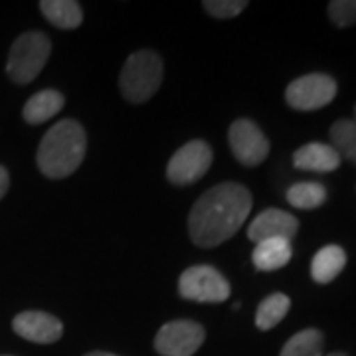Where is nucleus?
<instances>
[{
	"instance_id": "f257e3e1",
	"label": "nucleus",
	"mask_w": 356,
	"mask_h": 356,
	"mask_svg": "<svg viewBox=\"0 0 356 356\" xmlns=\"http://www.w3.org/2000/svg\"><path fill=\"white\" fill-rule=\"evenodd\" d=\"M252 192L238 182H222L194 202L188 216L191 240L200 248H216L242 228L252 212Z\"/></svg>"
},
{
	"instance_id": "f03ea898",
	"label": "nucleus",
	"mask_w": 356,
	"mask_h": 356,
	"mask_svg": "<svg viewBox=\"0 0 356 356\" xmlns=\"http://www.w3.org/2000/svg\"><path fill=\"white\" fill-rule=\"evenodd\" d=\"M88 137L83 127L74 119L58 121L40 143L36 163L40 172L51 180L74 175L86 159Z\"/></svg>"
},
{
	"instance_id": "7ed1b4c3",
	"label": "nucleus",
	"mask_w": 356,
	"mask_h": 356,
	"mask_svg": "<svg viewBox=\"0 0 356 356\" xmlns=\"http://www.w3.org/2000/svg\"><path fill=\"white\" fill-rule=\"evenodd\" d=\"M163 81V60L153 50L131 54L121 70L119 86L123 97L131 103H145L153 97Z\"/></svg>"
},
{
	"instance_id": "20e7f679",
	"label": "nucleus",
	"mask_w": 356,
	"mask_h": 356,
	"mask_svg": "<svg viewBox=\"0 0 356 356\" xmlns=\"http://www.w3.org/2000/svg\"><path fill=\"white\" fill-rule=\"evenodd\" d=\"M50 54L51 42L44 32H26L14 40L6 62V74L14 83L26 86L40 76Z\"/></svg>"
},
{
	"instance_id": "39448f33",
	"label": "nucleus",
	"mask_w": 356,
	"mask_h": 356,
	"mask_svg": "<svg viewBox=\"0 0 356 356\" xmlns=\"http://www.w3.org/2000/svg\"><path fill=\"white\" fill-rule=\"evenodd\" d=\"M178 293L196 303H224L229 297V283L216 267L194 266L180 275Z\"/></svg>"
},
{
	"instance_id": "423d86ee",
	"label": "nucleus",
	"mask_w": 356,
	"mask_h": 356,
	"mask_svg": "<svg viewBox=\"0 0 356 356\" xmlns=\"http://www.w3.org/2000/svg\"><path fill=\"white\" fill-rule=\"evenodd\" d=\"M337 81L327 74H307L297 77L285 89V102L297 111H317L337 97Z\"/></svg>"
},
{
	"instance_id": "0eeeda50",
	"label": "nucleus",
	"mask_w": 356,
	"mask_h": 356,
	"mask_svg": "<svg viewBox=\"0 0 356 356\" xmlns=\"http://www.w3.org/2000/svg\"><path fill=\"white\" fill-rule=\"evenodd\" d=\"M214 153L202 139L191 140L180 147L166 166V177L172 184H192L208 172Z\"/></svg>"
},
{
	"instance_id": "6e6552de",
	"label": "nucleus",
	"mask_w": 356,
	"mask_h": 356,
	"mask_svg": "<svg viewBox=\"0 0 356 356\" xmlns=\"http://www.w3.org/2000/svg\"><path fill=\"white\" fill-rule=\"evenodd\" d=\"M206 339L202 325L194 321H170L161 327L154 339V348L163 356H192Z\"/></svg>"
},
{
	"instance_id": "1a4fd4ad",
	"label": "nucleus",
	"mask_w": 356,
	"mask_h": 356,
	"mask_svg": "<svg viewBox=\"0 0 356 356\" xmlns=\"http://www.w3.org/2000/svg\"><path fill=\"white\" fill-rule=\"evenodd\" d=\"M232 153L243 166L261 165L269 154V140L250 119H236L228 131Z\"/></svg>"
},
{
	"instance_id": "9d476101",
	"label": "nucleus",
	"mask_w": 356,
	"mask_h": 356,
	"mask_svg": "<svg viewBox=\"0 0 356 356\" xmlns=\"http://www.w3.org/2000/svg\"><path fill=\"white\" fill-rule=\"evenodd\" d=\"M13 329L24 341L38 344L56 343L64 334L62 321L44 311H24L16 315L13 321Z\"/></svg>"
},
{
	"instance_id": "9b49d317",
	"label": "nucleus",
	"mask_w": 356,
	"mask_h": 356,
	"mask_svg": "<svg viewBox=\"0 0 356 356\" xmlns=\"http://www.w3.org/2000/svg\"><path fill=\"white\" fill-rule=\"evenodd\" d=\"M297 229H299V220L293 214L277 210V208H269V210H264L261 214H257L254 222L250 224L248 238L254 243L273 240V238L291 242Z\"/></svg>"
},
{
	"instance_id": "f8f14e48",
	"label": "nucleus",
	"mask_w": 356,
	"mask_h": 356,
	"mask_svg": "<svg viewBox=\"0 0 356 356\" xmlns=\"http://www.w3.org/2000/svg\"><path fill=\"white\" fill-rule=\"evenodd\" d=\"M293 165L299 170L311 172H332L341 166V154L325 143H309L293 154Z\"/></svg>"
},
{
	"instance_id": "ddd939ff",
	"label": "nucleus",
	"mask_w": 356,
	"mask_h": 356,
	"mask_svg": "<svg viewBox=\"0 0 356 356\" xmlns=\"http://www.w3.org/2000/svg\"><path fill=\"white\" fill-rule=\"evenodd\" d=\"M64 105L65 97L62 91L44 89V91H38L36 95H32L26 102L24 109H22V117H24L26 123H30V125H40V123H46L51 117H56L64 109Z\"/></svg>"
},
{
	"instance_id": "4468645a",
	"label": "nucleus",
	"mask_w": 356,
	"mask_h": 356,
	"mask_svg": "<svg viewBox=\"0 0 356 356\" xmlns=\"http://www.w3.org/2000/svg\"><path fill=\"white\" fill-rule=\"evenodd\" d=\"M291 255L293 250L289 240L273 238V240L255 243L252 261L257 271H275V269L287 266Z\"/></svg>"
},
{
	"instance_id": "2eb2a0df",
	"label": "nucleus",
	"mask_w": 356,
	"mask_h": 356,
	"mask_svg": "<svg viewBox=\"0 0 356 356\" xmlns=\"http://www.w3.org/2000/svg\"><path fill=\"white\" fill-rule=\"evenodd\" d=\"M346 266V254L341 245H325L323 250H318L313 261H311V277L325 285L331 283L341 275V271Z\"/></svg>"
},
{
	"instance_id": "dca6fc26",
	"label": "nucleus",
	"mask_w": 356,
	"mask_h": 356,
	"mask_svg": "<svg viewBox=\"0 0 356 356\" xmlns=\"http://www.w3.org/2000/svg\"><path fill=\"white\" fill-rule=\"evenodd\" d=\"M40 10L50 24L62 30H74L83 20V10L76 0H42Z\"/></svg>"
},
{
	"instance_id": "f3484780",
	"label": "nucleus",
	"mask_w": 356,
	"mask_h": 356,
	"mask_svg": "<svg viewBox=\"0 0 356 356\" xmlns=\"http://www.w3.org/2000/svg\"><path fill=\"white\" fill-rule=\"evenodd\" d=\"M291 309V299L285 293H271L257 307L255 313V325L259 331H269L275 325H280L285 315Z\"/></svg>"
},
{
	"instance_id": "a211bd4d",
	"label": "nucleus",
	"mask_w": 356,
	"mask_h": 356,
	"mask_svg": "<svg viewBox=\"0 0 356 356\" xmlns=\"http://www.w3.org/2000/svg\"><path fill=\"white\" fill-rule=\"evenodd\" d=\"M287 202L297 210H315L327 202V188L318 182H297L287 191Z\"/></svg>"
},
{
	"instance_id": "6ab92c4d",
	"label": "nucleus",
	"mask_w": 356,
	"mask_h": 356,
	"mask_svg": "<svg viewBox=\"0 0 356 356\" xmlns=\"http://www.w3.org/2000/svg\"><path fill=\"white\" fill-rule=\"evenodd\" d=\"M325 339L317 329H305L293 334L285 343L280 356H323Z\"/></svg>"
},
{
	"instance_id": "aec40b11",
	"label": "nucleus",
	"mask_w": 356,
	"mask_h": 356,
	"mask_svg": "<svg viewBox=\"0 0 356 356\" xmlns=\"http://www.w3.org/2000/svg\"><path fill=\"white\" fill-rule=\"evenodd\" d=\"M332 149L356 165V125L353 119H341L331 127Z\"/></svg>"
},
{
	"instance_id": "412c9836",
	"label": "nucleus",
	"mask_w": 356,
	"mask_h": 356,
	"mask_svg": "<svg viewBox=\"0 0 356 356\" xmlns=\"http://www.w3.org/2000/svg\"><path fill=\"white\" fill-rule=\"evenodd\" d=\"M329 18L339 28L356 24V0H332L329 2Z\"/></svg>"
},
{
	"instance_id": "4be33fe9",
	"label": "nucleus",
	"mask_w": 356,
	"mask_h": 356,
	"mask_svg": "<svg viewBox=\"0 0 356 356\" xmlns=\"http://www.w3.org/2000/svg\"><path fill=\"white\" fill-rule=\"evenodd\" d=\"M202 6L208 14L226 20V18H234L242 13L248 6V2L245 0H206Z\"/></svg>"
},
{
	"instance_id": "5701e85b",
	"label": "nucleus",
	"mask_w": 356,
	"mask_h": 356,
	"mask_svg": "<svg viewBox=\"0 0 356 356\" xmlns=\"http://www.w3.org/2000/svg\"><path fill=\"white\" fill-rule=\"evenodd\" d=\"M8 186H10V175H8V170L4 166L0 165V200L8 192Z\"/></svg>"
},
{
	"instance_id": "b1692460",
	"label": "nucleus",
	"mask_w": 356,
	"mask_h": 356,
	"mask_svg": "<svg viewBox=\"0 0 356 356\" xmlns=\"http://www.w3.org/2000/svg\"><path fill=\"white\" fill-rule=\"evenodd\" d=\"M86 356H117V355H111V353H89Z\"/></svg>"
},
{
	"instance_id": "393cba45",
	"label": "nucleus",
	"mask_w": 356,
	"mask_h": 356,
	"mask_svg": "<svg viewBox=\"0 0 356 356\" xmlns=\"http://www.w3.org/2000/svg\"><path fill=\"white\" fill-rule=\"evenodd\" d=\"M327 356H348V355H344V353H332V355H327Z\"/></svg>"
},
{
	"instance_id": "a878e982",
	"label": "nucleus",
	"mask_w": 356,
	"mask_h": 356,
	"mask_svg": "<svg viewBox=\"0 0 356 356\" xmlns=\"http://www.w3.org/2000/svg\"><path fill=\"white\" fill-rule=\"evenodd\" d=\"M353 121H355V125H356V107H355V119H353Z\"/></svg>"
}]
</instances>
